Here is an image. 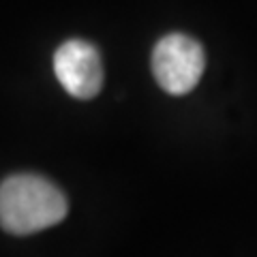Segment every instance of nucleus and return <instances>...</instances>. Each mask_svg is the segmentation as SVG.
<instances>
[{"label": "nucleus", "mask_w": 257, "mask_h": 257, "mask_svg": "<svg viewBox=\"0 0 257 257\" xmlns=\"http://www.w3.org/2000/svg\"><path fill=\"white\" fill-rule=\"evenodd\" d=\"M69 212L64 193L37 174H13L0 182V227L15 236L54 227Z\"/></svg>", "instance_id": "nucleus-1"}, {"label": "nucleus", "mask_w": 257, "mask_h": 257, "mask_svg": "<svg viewBox=\"0 0 257 257\" xmlns=\"http://www.w3.org/2000/svg\"><path fill=\"white\" fill-rule=\"evenodd\" d=\"M152 75L167 94L180 96L199 84L206 67V54L199 41L182 32L159 39L150 58Z\"/></svg>", "instance_id": "nucleus-2"}, {"label": "nucleus", "mask_w": 257, "mask_h": 257, "mask_svg": "<svg viewBox=\"0 0 257 257\" xmlns=\"http://www.w3.org/2000/svg\"><path fill=\"white\" fill-rule=\"evenodd\" d=\"M54 73L71 96L84 101L101 92L105 77L99 50L82 39H69L56 50Z\"/></svg>", "instance_id": "nucleus-3"}]
</instances>
